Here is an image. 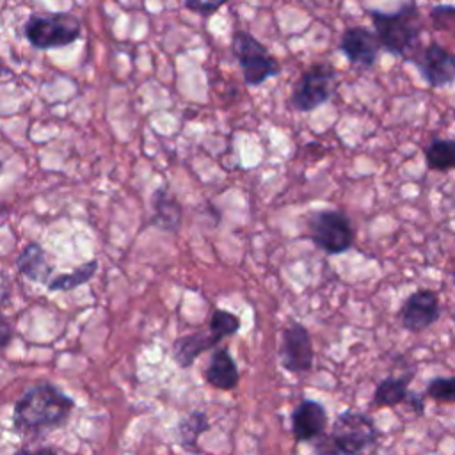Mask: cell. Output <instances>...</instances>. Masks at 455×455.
I'll return each instance as SVG.
<instances>
[{
  "label": "cell",
  "mask_w": 455,
  "mask_h": 455,
  "mask_svg": "<svg viewBox=\"0 0 455 455\" xmlns=\"http://www.w3.org/2000/svg\"><path fill=\"white\" fill-rule=\"evenodd\" d=\"M75 400L52 382L30 386L14 403L12 427L20 434H43L62 427Z\"/></svg>",
  "instance_id": "obj_1"
},
{
  "label": "cell",
  "mask_w": 455,
  "mask_h": 455,
  "mask_svg": "<svg viewBox=\"0 0 455 455\" xmlns=\"http://www.w3.org/2000/svg\"><path fill=\"white\" fill-rule=\"evenodd\" d=\"M384 52L411 60L421 48L419 39L425 30V18L416 0L403 2L396 11H366Z\"/></svg>",
  "instance_id": "obj_2"
},
{
  "label": "cell",
  "mask_w": 455,
  "mask_h": 455,
  "mask_svg": "<svg viewBox=\"0 0 455 455\" xmlns=\"http://www.w3.org/2000/svg\"><path fill=\"white\" fill-rule=\"evenodd\" d=\"M379 435L375 419L368 412L345 409L334 418L331 432L315 441V451L355 455L370 450Z\"/></svg>",
  "instance_id": "obj_3"
},
{
  "label": "cell",
  "mask_w": 455,
  "mask_h": 455,
  "mask_svg": "<svg viewBox=\"0 0 455 455\" xmlns=\"http://www.w3.org/2000/svg\"><path fill=\"white\" fill-rule=\"evenodd\" d=\"M25 39L37 50L62 48L82 36V21L69 12H34L23 23Z\"/></svg>",
  "instance_id": "obj_4"
},
{
  "label": "cell",
  "mask_w": 455,
  "mask_h": 455,
  "mask_svg": "<svg viewBox=\"0 0 455 455\" xmlns=\"http://www.w3.org/2000/svg\"><path fill=\"white\" fill-rule=\"evenodd\" d=\"M307 231L313 243L329 256H336L352 249L355 242V228L350 217L341 210H316L307 217Z\"/></svg>",
  "instance_id": "obj_5"
},
{
  "label": "cell",
  "mask_w": 455,
  "mask_h": 455,
  "mask_svg": "<svg viewBox=\"0 0 455 455\" xmlns=\"http://www.w3.org/2000/svg\"><path fill=\"white\" fill-rule=\"evenodd\" d=\"M231 52L240 64L243 82L247 85H261L268 78L279 75L281 66L268 48L247 30H235L231 36Z\"/></svg>",
  "instance_id": "obj_6"
},
{
  "label": "cell",
  "mask_w": 455,
  "mask_h": 455,
  "mask_svg": "<svg viewBox=\"0 0 455 455\" xmlns=\"http://www.w3.org/2000/svg\"><path fill=\"white\" fill-rule=\"evenodd\" d=\"M336 69L327 62H315L302 71L293 85L290 103L297 112L307 114L331 100Z\"/></svg>",
  "instance_id": "obj_7"
},
{
  "label": "cell",
  "mask_w": 455,
  "mask_h": 455,
  "mask_svg": "<svg viewBox=\"0 0 455 455\" xmlns=\"http://www.w3.org/2000/svg\"><path fill=\"white\" fill-rule=\"evenodd\" d=\"M411 62L432 89H441L455 82V53L448 52L439 43L419 48L411 57Z\"/></svg>",
  "instance_id": "obj_8"
},
{
  "label": "cell",
  "mask_w": 455,
  "mask_h": 455,
  "mask_svg": "<svg viewBox=\"0 0 455 455\" xmlns=\"http://www.w3.org/2000/svg\"><path fill=\"white\" fill-rule=\"evenodd\" d=\"M281 364L290 373H307L313 368L315 350L307 327L300 322H290L283 329V341L279 350Z\"/></svg>",
  "instance_id": "obj_9"
},
{
  "label": "cell",
  "mask_w": 455,
  "mask_h": 455,
  "mask_svg": "<svg viewBox=\"0 0 455 455\" xmlns=\"http://www.w3.org/2000/svg\"><path fill=\"white\" fill-rule=\"evenodd\" d=\"M400 323L409 332H423L441 318L439 295L430 288H419L407 295L400 311Z\"/></svg>",
  "instance_id": "obj_10"
},
{
  "label": "cell",
  "mask_w": 455,
  "mask_h": 455,
  "mask_svg": "<svg viewBox=\"0 0 455 455\" xmlns=\"http://www.w3.org/2000/svg\"><path fill=\"white\" fill-rule=\"evenodd\" d=\"M338 48L354 68L370 69L375 64L382 46L375 30L363 25H354L343 30Z\"/></svg>",
  "instance_id": "obj_11"
},
{
  "label": "cell",
  "mask_w": 455,
  "mask_h": 455,
  "mask_svg": "<svg viewBox=\"0 0 455 455\" xmlns=\"http://www.w3.org/2000/svg\"><path fill=\"white\" fill-rule=\"evenodd\" d=\"M329 425L327 409L316 400H300L291 412V434L297 443H315Z\"/></svg>",
  "instance_id": "obj_12"
},
{
  "label": "cell",
  "mask_w": 455,
  "mask_h": 455,
  "mask_svg": "<svg viewBox=\"0 0 455 455\" xmlns=\"http://www.w3.org/2000/svg\"><path fill=\"white\" fill-rule=\"evenodd\" d=\"M222 338L208 327V331H196L185 336H180L172 343V357L180 368H190L194 361L206 350L219 345Z\"/></svg>",
  "instance_id": "obj_13"
},
{
  "label": "cell",
  "mask_w": 455,
  "mask_h": 455,
  "mask_svg": "<svg viewBox=\"0 0 455 455\" xmlns=\"http://www.w3.org/2000/svg\"><path fill=\"white\" fill-rule=\"evenodd\" d=\"M203 375H204V380L212 387L220 389V391H229V389L236 387V384L240 380L238 366H236L233 355L229 354V348H226V347L213 350Z\"/></svg>",
  "instance_id": "obj_14"
},
{
  "label": "cell",
  "mask_w": 455,
  "mask_h": 455,
  "mask_svg": "<svg viewBox=\"0 0 455 455\" xmlns=\"http://www.w3.org/2000/svg\"><path fill=\"white\" fill-rule=\"evenodd\" d=\"M151 204H153L151 222L164 231L176 233L181 224V204L178 203V199L165 187H160L153 192Z\"/></svg>",
  "instance_id": "obj_15"
},
{
  "label": "cell",
  "mask_w": 455,
  "mask_h": 455,
  "mask_svg": "<svg viewBox=\"0 0 455 455\" xmlns=\"http://www.w3.org/2000/svg\"><path fill=\"white\" fill-rule=\"evenodd\" d=\"M16 267L20 274L25 275L27 279L43 284L50 281V274L53 270L46 259L44 249L37 242H28L21 249V252L16 258Z\"/></svg>",
  "instance_id": "obj_16"
},
{
  "label": "cell",
  "mask_w": 455,
  "mask_h": 455,
  "mask_svg": "<svg viewBox=\"0 0 455 455\" xmlns=\"http://www.w3.org/2000/svg\"><path fill=\"white\" fill-rule=\"evenodd\" d=\"M412 379H414V370L398 377L396 375L384 377L373 391L371 403L375 407H395L398 403H403L409 395V384Z\"/></svg>",
  "instance_id": "obj_17"
},
{
  "label": "cell",
  "mask_w": 455,
  "mask_h": 455,
  "mask_svg": "<svg viewBox=\"0 0 455 455\" xmlns=\"http://www.w3.org/2000/svg\"><path fill=\"white\" fill-rule=\"evenodd\" d=\"M423 156L430 171H439V172L455 171V139L434 137L423 148Z\"/></svg>",
  "instance_id": "obj_18"
},
{
  "label": "cell",
  "mask_w": 455,
  "mask_h": 455,
  "mask_svg": "<svg viewBox=\"0 0 455 455\" xmlns=\"http://www.w3.org/2000/svg\"><path fill=\"white\" fill-rule=\"evenodd\" d=\"M96 270H98V259H91V261L73 268L68 274H57L55 277H52L46 283V288L50 291H69V290H75L80 284H85L87 281H91L92 275L96 274Z\"/></svg>",
  "instance_id": "obj_19"
},
{
  "label": "cell",
  "mask_w": 455,
  "mask_h": 455,
  "mask_svg": "<svg viewBox=\"0 0 455 455\" xmlns=\"http://www.w3.org/2000/svg\"><path fill=\"white\" fill-rule=\"evenodd\" d=\"M210 428V421L208 416L201 411H194L190 412L187 418H183L178 425V437H180V444L185 450H196L197 448V439L203 432H206Z\"/></svg>",
  "instance_id": "obj_20"
},
{
  "label": "cell",
  "mask_w": 455,
  "mask_h": 455,
  "mask_svg": "<svg viewBox=\"0 0 455 455\" xmlns=\"http://www.w3.org/2000/svg\"><path fill=\"white\" fill-rule=\"evenodd\" d=\"M428 398L441 403H455V375L432 377L423 391Z\"/></svg>",
  "instance_id": "obj_21"
},
{
  "label": "cell",
  "mask_w": 455,
  "mask_h": 455,
  "mask_svg": "<svg viewBox=\"0 0 455 455\" xmlns=\"http://www.w3.org/2000/svg\"><path fill=\"white\" fill-rule=\"evenodd\" d=\"M210 329L215 331L222 339L240 331V318L226 309H215L210 318Z\"/></svg>",
  "instance_id": "obj_22"
},
{
  "label": "cell",
  "mask_w": 455,
  "mask_h": 455,
  "mask_svg": "<svg viewBox=\"0 0 455 455\" xmlns=\"http://www.w3.org/2000/svg\"><path fill=\"white\" fill-rule=\"evenodd\" d=\"M430 20L437 30H451L455 27V7L453 5H434L430 9Z\"/></svg>",
  "instance_id": "obj_23"
},
{
  "label": "cell",
  "mask_w": 455,
  "mask_h": 455,
  "mask_svg": "<svg viewBox=\"0 0 455 455\" xmlns=\"http://www.w3.org/2000/svg\"><path fill=\"white\" fill-rule=\"evenodd\" d=\"M228 2L229 0H185V7L196 14L210 16V14L217 12Z\"/></svg>",
  "instance_id": "obj_24"
},
{
  "label": "cell",
  "mask_w": 455,
  "mask_h": 455,
  "mask_svg": "<svg viewBox=\"0 0 455 455\" xmlns=\"http://www.w3.org/2000/svg\"><path fill=\"white\" fill-rule=\"evenodd\" d=\"M425 398H427L425 393H416V391L409 389V395H407L403 403H407L414 412L423 414V411H425Z\"/></svg>",
  "instance_id": "obj_25"
},
{
  "label": "cell",
  "mask_w": 455,
  "mask_h": 455,
  "mask_svg": "<svg viewBox=\"0 0 455 455\" xmlns=\"http://www.w3.org/2000/svg\"><path fill=\"white\" fill-rule=\"evenodd\" d=\"M12 336H14V329L11 322L0 315V348H5L11 343Z\"/></svg>",
  "instance_id": "obj_26"
},
{
  "label": "cell",
  "mask_w": 455,
  "mask_h": 455,
  "mask_svg": "<svg viewBox=\"0 0 455 455\" xmlns=\"http://www.w3.org/2000/svg\"><path fill=\"white\" fill-rule=\"evenodd\" d=\"M5 297H7V293H5V284H4V281H2V277H0V302H4Z\"/></svg>",
  "instance_id": "obj_27"
},
{
  "label": "cell",
  "mask_w": 455,
  "mask_h": 455,
  "mask_svg": "<svg viewBox=\"0 0 455 455\" xmlns=\"http://www.w3.org/2000/svg\"><path fill=\"white\" fill-rule=\"evenodd\" d=\"M2 172H4V162L0 160V174H2Z\"/></svg>",
  "instance_id": "obj_28"
},
{
  "label": "cell",
  "mask_w": 455,
  "mask_h": 455,
  "mask_svg": "<svg viewBox=\"0 0 455 455\" xmlns=\"http://www.w3.org/2000/svg\"><path fill=\"white\" fill-rule=\"evenodd\" d=\"M451 279H453V283H455V270H451Z\"/></svg>",
  "instance_id": "obj_29"
},
{
  "label": "cell",
  "mask_w": 455,
  "mask_h": 455,
  "mask_svg": "<svg viewBox=\"0 0 455 455\" xmlns=\"http://www.w3.org/2000/svg\"><path fill=\"white\" fill-rule=\"evenodd\" d=\"M453 322H455V313H453Z\"/></svg>",
  "instance_id": "obj_30"
},
{
  "label": "cell",
  "mask_w": 455,
  "mask_h": 455,
  "mask_svg": "<svg viewBox=\"0 0 455 455\" xmlns=\"http://www.w3.org/2000/svg\"><path fill=\"white\" fill-rule=\"evenodd\" d=\"M453 206H455V201H453Z\"/></svg>",
  "instance_id": "obj_31"
}]
</instances>
